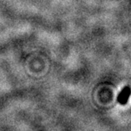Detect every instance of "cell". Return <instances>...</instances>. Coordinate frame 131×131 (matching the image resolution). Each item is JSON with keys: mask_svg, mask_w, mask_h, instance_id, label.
<instances>
[{"mask_svg": "<svg viewBox=\"0 0 131 131\" xmlns=\"http://www.w3.org/2000/svg\"><path fill=\"white\" fill-rule=\"evenodd\" d=\"M130 96V88L129 86H126L118 96V101L121 104H126L129 97Z\"/></svg>", "mask_w": 131, "mask_h": 131, "instance_id": "6da1fadb", "label": "cell"}]
</instances>
